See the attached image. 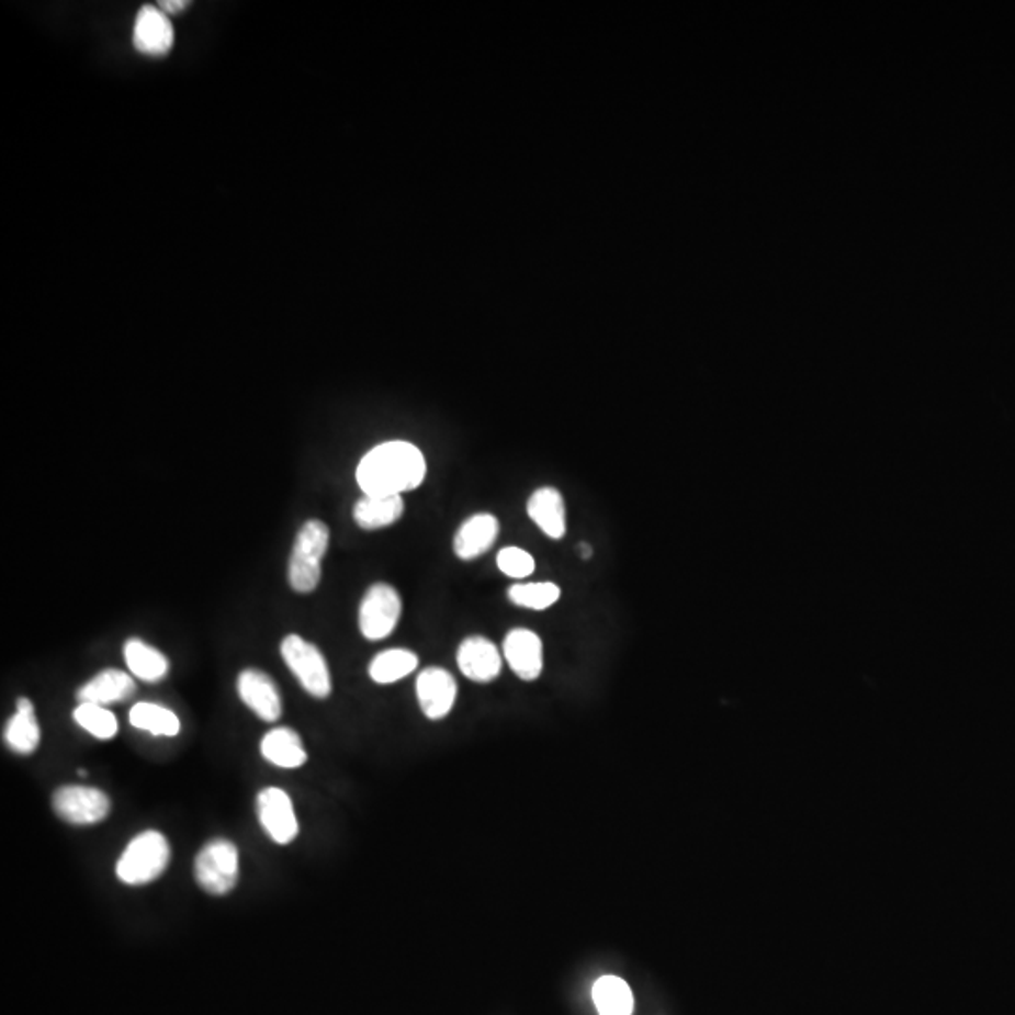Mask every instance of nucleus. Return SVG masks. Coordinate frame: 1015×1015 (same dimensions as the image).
I'll return each instance as SVG.
<instances>
[{
  "instance_id": "obj_2",
  "label": "nucleus",
  "mask_w": 1015,
  "mask_h": 1015,
  "mask_svg": "<svg viewBox=\"0 0 1015 1015\" xmlns=\"http://www.w3.org/2000/svg\"><path fill=\"white\" fill-rule=\"evenodd\" d=\"M170 858L168 838L157 830H147L126 845L115 867V875L126 886L149 884L165 875Z\"/></svg>"
},
{
  "instance_id": "obj_26",
  "label": "nucleus",
  "mask_w": 1015,
  "mask_h": 1015,
  "mask_svg": "<svg viewBox=\"0 0 1015 1015\" xmlns=\"http://www.w3.org/2000/svg\"><path fill=\"white\" fill-rule=\"evenodd\" d=\"M498 571L514 579H525L534 572V559L531 553H527L519 548H505L498 551L497 555Z\"/></svg>"
},
{
  "instance_id": "obj_11",
  "label": "nucleus",
  "mask_w": 1015,
  "mask_h": 1015,
  "mask_svg": "<svg viewBox=\"0 0 1015 1015\" xmlns=\"http://www.w3.org/2000/svg\"><path fill=\"white\" fill-rule=\"evenodd\" d=\"M506 662L523 681H534L544 668L542 640L532 630L514 629L505 638Z\"/></svg>"
},
{
  "instance_id": "obj_1",
  "label": "nucleus",
  "mask_w": 1015,
  "mask_h": 1015,
  "mask_svg": "<svg viewBox=\"0 0 1015 1015\" xmlns=\"http://www.w3.org/2000/svg\"><path fill=\"white\" fill-rule=\"evenodd\" d=\"M426 474V458L418 446L392 440L363 455L356 480L365 495H401L418 489Z\"/></svg>"
},
{
  "instance_id": "obj_8",
  "label": "nucleus",
  "mask_w": 1015,
  "mask_h": 1015,
  "mask_svg": "<svg viewBox=\"0 0 1015 1015\" xmlns=\"http://www.w3.org/2000/svg\"><path fill=\"white\" fill-rule=\"evenodd\" d=\"M256 812H258V820L262 824L263 832L268 833L277 845H290L297 837L300 824H297L294 805H292L289 793L281 788H266L258 793Z\"/></svg>"
},
{
  "instance_id": "obj_24",
  "label": "nucleus",
  "mask_w": 1015,
  "mask_h": 1015,
  "mask_svg": "<svg viewBox=\"0 0 1015 1015\" xmlns=\"http://www.w3.org/2000/svg\"><path fill=\"white\" fill-rule=\"evenodd\" d=\"M74 721L79 728H83L87 734L100 741L113 740L119 732L117 717L104 706L79 703L78 708L74 709Z\"/></svg>"
},
{
  "instance_id": "obj_15",
  "label": "nucleus",
  "mask_w": 1015,
  "mask_h": 1015,
  "mask_svg": "<svg viewBox=\"0 0 1015 1015\" xmlns=\"http://www.w3.org/2000/svg\"><path fill=\"white\" fill-rule=\"evenodd\" d=\"M498 519L492 514H476L459 527L453 551L459 559L472 561L492 550L498 537Z\"/></svg>"
},
{
  "instance_id": "obj_19",
  "label": "nucleus",
  "mask_w": 1015,
  "mask_h": 1015,
  "mask_svg": "<svg viewBox=\"0 0 1015 1015\" xmlns=\"http://www.w3.org/2000/svg\"><path fill=\"white\" fill-rule=\"evenodd\" d=\"M40 740H42V734H40L33 701L29 698H20L15 713L8 721L7 730H4V743L12 748L13 753L29 756L40 747Z\"/></svg>"
},
{
  "instance_id": "obj_17",
  "label": "nucleus",
  "mask_w": 1015,
  "mask_h": 1015,
  "mask_svg": "<svg viewBox=\"0 0 1015 1015\" xmlns=\"http://www.w3.org/2000/svg\"><path fill=\"white\" fill-rule=\"evenodd\" d=\"M260 753L269 764L282 769H297L307 762V751L303 747L302 737L292 728L269 730L260 743Z\"/></svg>"
},
{
  "instance_id": "obj_5",
  "label": "nucleus",
  "mask_w": 1015,
  "mask_h": 1015,
  "mask_svg": "<svg viewBox=\"0 0 1015 1015\" xmlns=\"http://www.w3.org/2000/svg\"><path fill=\"white\" fill-rule=\"evenodd\" d=\"M194 877L203 891L211 895H226L234 890L239 878V852L228 838H213L194 861Z\"/></svg>"
},
{
  "instance_id": "obj_9",
  "label": "nucleus",
  "mask_w": 1015,
  "mask_h": 1015,
  "mask_svg": "<svg viewBox=\"0 0 1015 1015\" xmlns=\"http://www.w3.org/2000/svg\"><path fill=\"white\" fill-rule=\"evenodd\" d=\"M237 695L243 703L263 722H275L281 719V692L275 681L262 669H243L237 677Z\"/></svg>"
},
{
  "instance_id": "obj_20",
  "label": "nucleus",
  "mask_w": 1015,
  "mask_h": 1015,
  "mask_svg": "<svg viewBox=\"0 0 1015 1015\" xmlns=\"http://www.w3.org/2000/svg\"><path fill=\"white\" fill-rule=\"evenodd\" d=\"M123 655L131 674L145 683L162 681L170 669V662L165 653L138 638L126 640Z\"/></svg>"
},
{
  "instance_id": "obj_18",
  "label": "nucleus",
  "mask_w": 1015,
  "mask_h": 1015,
  "mask_svg": "<svg viewBox=\"0 0 1015 1015\" xmlns=\"http://www.w3.org/2000/svg\"><path fill=\"white\" fill-rule=\"evenodd\" d=\"M403 514L405 503L401 495H363L352 510L356 523L365 531H376L397 523Z\"/></svg>"
},
{
  "instance_id": "obj_22",
  "label": "nucleus",
  "mask_w": 1015,
  "mask_h": 1015,
  "mask_svg": "<svg viewBox=\"0 0 1015 1015\" xmlns=\"http://www.w3.org/2000/svg\"><path fill=\"white\" fill-rule=\"evenodd\" d=\"M418 655L408 649H387L369 664V675L379 685H392L413 674L418 668Z\"/></svg>"
},
{
  "instance_id": "obj_25",
  "label": "nucleus",
  "mask_w": 1015,
  "mask_h": 1015,
  "mask_svg": "<svg viewBox=\"0 0 1015 1015\" xmlns=\"http://www.w3.org/2000/svg\"><path fill=\"white\" fill-rule=\"evenodd\" d=\"M508 598L519 608L534 609L542 611L557 602L561 598L559 585L551 582H540V584H516L511 585L508 590Z\"/></svg>"
},
{
  "instance_id": "obj_21",
  "label": "nucleus",
  "mask_w": 1015,
  "mask_h": 1015,
  "mask_svg": "<svg viewBox=\"0 0 1015 1015\" xmlns=\"http://www.w3.org/2000/svg\"><path fill=\"white\" fill-rule=\"evenodd\" d=\"M593 1001L600 1015H632L634 995L629 983L619 977H602L593 985Z\"/></svg>"
},
{
  "instance_id": "obj_10",
  "label": "nucleus",
  "mask_w": 1015,
  "mask_h": 1015,
  "mask_svg": "<svg viewBox=\"0 0 1015 1015\" xmlns=\"http://www.w3.org/2000/svg\"><path fill=\"white\" fill-rule=\"evenodd\" d=\"M419 708L429 721H440L450 714L458 698V683L450 672L442 668H427L416 681Z\"/></svg>"
},
{
  "instance_id": "obj_27",
  "label": "nucleus",
  "mask_w": 1015,
  "mask_h": 1015,
  "mask_svg": "<svg viewBox=\"0 0 1015 1015\" xmlns=\"http://www.w3.org/2000/svg\"><path fill=\"white\" fill-rule=\"evenodd\" d=\"M187 7H189V2H184V0H170V2H168V0H162V2H158V8H160L166 15H168V13H179Z\"/></svg>"
},
{
  "instance_id": "obj_6",
  "label": "nucleus",
  "mask_w": 1015,
  "mask_h": 1015,
  "mask_svg": "<svg viewBox=\"0 0 1015 1015\" xmlns=\"http://www.w3.org/2000/svg\"><path fill=\"white\" fill-rule=\"evenodd\" d=\"M52 807L60 820L72 825L99 824L110 816L112 801L99 788L66 785L53 792Z\"/></svg>"
},
{
  "instance_id": "obj_4",
  "label": "nucleus",
  "mask_w": 1015,
  "mask_h": 1015,
  "mask_svg": "<svg viewBox=\"0 0 1015 1015\" xmlns=\"http://www.w3.org/2000/svg\"><path fill=\"white\" fill-rule=\"evenodd\" d=\"M281 655L307 695L318 700H326L331 695L328 662L315 643L303 640L302 635L289 634L282 640Z\"/></svg>"
},
{
  "instance_id": "obj_14",
  "label": "nucleus",
  "mask_w": 1015,
  "mask_h": 1015,
  "mask_svg": "<svg viewBox=\"0 0 1015 1015\" xmlns=\"http://www.w3.org/2000/svg\"><path fill=\"white\" fill-rule=\"evenodd\" d=\"M136 692L134 675L123 669H102L92 679L81 685L76 692L79 703H94V706H112L128 700Z\"/></svg>"
},
{
  "instance_id": "obj_28",
  "label": "nucleus",
  "mask_w": 1015,
  "mask_h": 1015,
  "mask_svg": "<svg viewBox=\"0 0 1015 1015\" xmlns=\"http://www.w3.org/2000/svg\"><path fill=\"white\" fill-rule=\"evenodd\" d=\"M577 551H579V555L584 559H590V555H593V548H590L589 544L577 545Z\"/></svg>"
},
{
  "instance_id": "obj_16",
  "label": "nucleus",
  "mask_w": 1015,
  "mask_h": 1015,
  "mask_svg": "<svg viewBox=\"0 0 1015 1015\" xmlns=\"http://www.w3.org/2000/svg\"><path fill=\"white\" fill-rule=\"evenodd\" d=\"M527 514L551 540H561L566 534V506L555 487H540L532 493Z\"/></svg>"
},
{
  "instance_id": "obj_12",
  "label": "nucleus",
  "mask_w": 1015,
  "mask_h": 1015,
  "mask_svg": "<svg viewBox=\"0 0 1015 1015\" xmlns=\"http://www.w3.org/2000/svg\"><path fill=\"white\" fill-rule=\"evenodd\" d=\"M458 666L471 681L489 683L503 669L497 645L482 635H471L458 649Z\"/></svg>"
},
{
  "instance_id": "obj_13",
  "label": "nucleus",
  "mask_w": 1015,
  "mask_h": 1015,
  "mask_svg": "<svg viewBox=\"0 0 1015 1015\" xmlns=\"http://www.w3.org/2000/svg\"><path fill=\"white\" fill-rule=\"evenodd\" d=\"M176 33L168 15L158 7H142L134 25V46L144 55L160 57L173 47Z\"/></svg>"
},
{
  "instance_id": "obj_7",
  "label": "nucleus",
  "mask_w": 1015,
  "mask_h": 1015,
  "mask_svg": "<svg viewBox=\"0 0 1015 1015\" xmlns=\"http://www.w3.org/2000/svg\"><path fill=\"white\" fill-rule=\"evenodd\" d=\"M403 611L401 595L387 584L369 587L360 604V630L369 642H381L394 632Z\"/></svg>"
},
{
  "instance_id": "obj_3",
  "label": "nucleus",
  "mask_w": 1015,
  "mask_h": 1015,
  "mask_svg": "<svg viewBox=\"0 0 1015 1015\" xmlns=\"http://www.w3.org/2000/svg\"><path fill=\"white\" fill-rule=\"evenodd\" d=\"M329 548L328 525L308 519L295 537L289 561V585L300 595L316 590L322 579V559Z\"/></svg>"
},
{
  "instance_id": "obj_23",
  "label": "nucleus",
  "mask_w": 1015,
  "mask_h": 1015,
  "mask_svg": "<svg viewBox=\"0 0 1015 1015\" xmlns=\"http://www.w3.org/2000/svg\"><path fill=\"white\" fill-rule=\"evenodd\" d=\"M128 721L138 730L153 735H162V737H176L181 730L178 714L158 703H149V701L136 703L128 713Z\"/></svg>"
}]
</instances>
